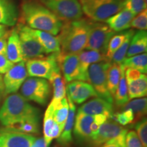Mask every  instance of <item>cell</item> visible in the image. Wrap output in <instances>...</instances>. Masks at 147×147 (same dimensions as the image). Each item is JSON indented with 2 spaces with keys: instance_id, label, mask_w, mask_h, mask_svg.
Returning <instances> with one entry per match:
<instances>
[{
  "instance_id": "cell-27",
  "label": "cell",
  "mask_w": 147,
  "mask_h": 147,
  "mask_svg": "<svg viewBox=\"0 0 147 147\" xmlns=\"http://www.w3.org/2000/svg\"><path fill=\"white\" fill-rule=\"evenodd\" d=\"M121 75L119 83L116 90L115 95L113 96L114 102L119 107H122L129 101L128 95L127 86L125 76V68L121 64Z\"/></svg>"
},
{
  "instance_id": "cell-6",
  "label": "cell",
  "mask_w": 147,
  "mask_h": 147,
  "mask_svg": "<svg viewBox=\"0 0 147 147\" xmlns=\"http://www.w3.org/2000/svg\"><path fill=\"white\" fill-rule=\"evenodd\" d=\"M58 53H51L47 57L26 61L25 65L28 76L51 80L56 74L61 72L57 61Z\"/></svg>"
},
{
  "instance_id": "cell-40",
  "label": "cell",
  "mask_w": 147,
  "mask_h": 147,
  "mask_svg": "<svg viewBox=\"0 0 147 147\" xmlns=\"http://www.w3.org/2000/svg\"><path fill=\"white\" fill-rule=\"evenodd\" d=\"M126 147H143L135 131H128L125 138Z\"/></svg>"
},
{
  "instance_id": "cell-36",
  "label": "cell",
  "mask_w": 147,
  "mask_h": 147,
  "mask_svg": "<svg viewBox=\"0 0 147 147\" xmlns=\"http://www.w3.org/2000/svg\"><path fill=\"white\" fill-rule=\"evenodd\" d=\"M123 8L136 15L146 9L147 0H123Z\"/></svg>"
},
{
  "instance_id": "cell-30",
  "label": "cell",
  "mask_w": 147,
  "mask_h": 147,
  "mask_svg": "<svg viewBox=\"0 0 147 147\" xmlns=\"http://www.w3.org/2000/svg\"><path fill=\"white\" fill-rule=\"evenodd\" d=\"M0 131H17L21 133L33 134H39L40 132V120H30L20 123L15 125L5 127L1 129Z\"/></svg>"
},
{
  "instance_id": "cell-5",
  "label": "cell",
  "mask_w": 147,
  "mask_h": 147,
  "mask_svg": "<svg viewBox=\"0 0 147 147\" xmlns=\"http://www.w3.org/2000/svg\"><path fill=\"white\" fill-rule=\"evenodd\" d=\"M127 129L113 119H108L98 130L90 138L89 141L95 147H100L106 142H114L119 147H126L125 138Z\"/></svg>"
},
{
  "instance_id": "cell-21",
  "label": "cell",
  "mask_w": 147,
  "mask_h": 147,
  "mask_svg": "<svg viewBox=\"0 0 147 147\" xmlns=\"http://www.w3.org/2000/svg\"><path fill=\"white\" fill-rule=\"evenodd\" d=\"M67 100L69 105V112L65 126L60 136L57 138V142L62 146H67L72 142V131L76 117V106L71 98L67 95Z\"/></svg>"
},
{
  "instance_id": "cell-7",
  "label": "cell",
  "mask_w": 147,
  "mask_h": 147,
  "mask_svg": "<svg viewBox=\"0 0 147 147\" xmlns=\"http://www.w3.org/2000/svg\"><path fill=\"white\" fill-rule=\"evenodd\" d=\"M111 63L108 61L91 64L87 71V82L93 87L97 96L113 104L114 99L110 93L107 87L106 74Z\"/></svg>"
},
{
  "instance_id": "cell-17",
  "label": "cell",
  "mask_w": 147,
  "mask_h": 147,
  "mask_svg": "<svg viewBox=\"0 0 147 147\" xmlns=\"http://www.w3.org/2000/svg\"><path fill=\"white\" fill-rule=\"evenodd\" d=\"M78 113L93 116L103 115L108 119H112L114 115L113 104L98 97L82 105L78 109Z\"/></svg>"
},
{
  "instance_id": "cell-28",
  "label": "cell",
  "mask_w": 147,
  "mask_h": 147,
  "mask_svg": "<svg viewBox=\"0 0 147 147\" xmlns=\"http://www.w3.org/2000/svg\"><path fill=\"white\" fill-rule=\"evenodd\" d=\"M125 68H131L145 74L147 72V54L146 53L125 57L121 63Z\"/></svg>"
},
{
  "instance_id": "cell-2",
  "label": "cell",
  "mask_w": 147,
  "mask_h": 147,
  "mask_svg": "<svg viewBox=\"0 0 147 147\" xmlns=\"http://www.w3.org/2000/svg\"><path fill=\"white\" fill-rule=\"evenodd\" d=\"M30 120H40V112L19 93L7 95L0 107V123L4 127Z\"/></svg>"
},
{
  "instance_id": "cell-43",
  "label": "cell",
  "mask_w": 147,
  "mask_h": 147,
  "mask_svg": "<svg viewBox=\"0 0 147 147\" xmlns=\"http://www.w3.org/2000/svg\"><path fill=\"white\" fill-rule=\"evenodd\" d=\"M9 33L5 36L0 38V54L5 55L6 53V47H7V40H8V36Z\"/></svg>"
},
{
  "instance_id": "cell-39",
  "label": "cell",
  "mask_w": 147,
  "mask_h": 147,
  "mask_svg": "<svg viewBox=\"0 0 147 147\" xmlns=\"http://www.w3.org/2000/svg\"><path fill=\"white\" fill-rule=\"evenodd\" d=\"M130 27L138 30H146L147 29V10L146 9L139 12L134 16L131 22Z\"/></svg>"
},
{
  "instance_id": "cell-41",
  "label": "cell",
  "mask_w": 147,
  "mask_h": 147,
  "mask_svg": "<svg viewBox=\"0 0 147 147\" xmlns=\"http://www.w3.org/2000/svg\"><path fill=\"white\" fill-rule=\"evenodd\" d=\"M94 116H95L94 121H93V122L92 123L91 125V137L97 131V130H98V129L100 128V127L108 119L106 116L103 115H97Z\"/></svg>"
},
{
  "instance_id": "cell-3",
  "label": "cell",
  "mask_w": 147,
  "mask_h": 147,
  "mask_svg": "<svg viewBox=\"0 0 147 147\" xmlns=\"http://www.w3.org/2000/svg\"><path fill=\"white\" fill-rule=\"evenodd\" d=\"M89 34V19L82 18L77 21L64 22L57 35L61 54H79L85 49Z\"/></svg>"
},
{
  "instance_id": "cell-1",
  "label": "cell",
  "mask_w": 147,
  "mask_h": 147,
  "mask_svg": "<svg viewBox=\"0 0 147 147\" xmlns=\"http://www.w3.org/2000/svg\"><path fill=\"white\" fill-rule=\"evenodd\" d=\"M21 17L23 24L30 28L49 32L54 36L59 33L63 25V22L39 0H23Z\"/></svg>"
},
{
  "instance_id": "cell-23",
  "label": "cell",
  "mask_w": 147,
  "mask_h": 147,
  "mask_svg": "<svg viewBox=\"0 0 147 147\" xmlns=\"http://www.w3.org/2000/svg\"><path fill=\"white\" fill-rule=\"evenodd\" d=\"M29 31L44 48L47 55L60 52L61 48L59 42L57 38L54 35L44 31L33 29L30 27H29Z\"/></svg>"
},
{
  "instance_id": "cell-13",
  "label": "cell",
  "mask_w": 147,
  "mask_h": 147,
  "mask_svg": "<svg viewBox=\"0 0 147 147\" xmlns=\"http://www.w3.org/2000/svg\"><path fill=\"white\" fill-rule=\"evenodd\" d=\"M128 95L131 99L144 97L147 94V77L145 74L131 68L125 70Z\"/></svg>"
},
{
  "instance_id": "cell-19",
  "label": "cell",
  "mask_w": 147,
  "mask_h": 147,
  "mask_svg": "<svg viewBox=\"0 0 147 147\" xmlns=\"http://www.w3.org/2000/svg\"><path fill=\"white\" fill-rule=\"evenodd\" d=\"M95 116L78 113L74 125V134L79 140L88 141L91 137V125L94 121Z\"/></svg>"
},
{
  "instance_id": "cell-34",
  "label": "cell",
  "mask_w": 147,
  "mask_h": 147,
  "mask_svg": "<svg viewBox=\"0 0 147 147\" xmlns=\"http://www.w3.org/2000/svg\"><path fill=\"white\" fill-rule=\"evenodd\" d=\"M53 88V100H61L66 97V87L61 72H59L50 80Z\"/></svg>"
},
{
  "instance_id": "cell-38",
  "label": "cell",
  "mask_w": 147,
  "mask_h": 147,
  "mask_svg": "<svg viewBox=\"0 0 147 147\" xmlns=\"http://www.w3.org/2000/svg\"><path fill=\"white\" fill-rule=\"evenodd\" d=\"M134 129L143 147H147V121L146 118H142L134 124Z\"/></svg>"
},
{
  "instance_id": "cell-33",
  "label": "cell",
  "mask_w": 147,
  "mask_h": 147,
  "mask_svg": "<svg viewBox=\"0 0 147 147\" xmlns=\"http://www.w3.org/2000/svg\"><path fill=\"white\" fill-rule=\"evenodd\" d=\"M55 121L53 119V108L50 104L46 110L43 120V133L44 139L48 146L51 144L53 139L51 137V130L54 125Z\"/></svg>"
},
{
  "instance_id": "cell-32",
  "label": "cell",
  "mask_w": 147,
  "mask_h": 147,
  "mask_svg": "<svg viewBox=\"0 0 147 147\" xmlns=\"http://www.w3.org/2000/svg\"><path fill=\"white\" fill-rule=\"evenodd\" d=\"M123 110L129 109L133 112L135 118L138 120L146 115L147 111V99L146 97H140L134 99L131 102H128L125 105L122 106Z\"/></svg>"
},
{
  "instance_id": "cell-18",
  "label": "cell",
  "mask_w": 147,
  "mask_h": 147,
  "mask_svg": "<svg viewBox=\"0 0 147 147\" xmlns=\"http://www.w3.org/2000/svg\"><path fill=\"white\" fill-rule=\"evenodd\" d=\"M80 67V81L87 82V71L91 64L98 62L108 61L105 55L98 51L83 50L78 54Z\"/></svg>"
},
{
  "instance_id": "cell-11",
  "label": "cell",
  "mask_w": 147,
  "mask_h": 147,
  "mask_svg": "<svg viewBox=\"0 0 147 147\" xmlns=\"http://www.w3.org/2000/svg\"><path fill=\"white\" fill-rule=\"evenodd\" d=\"M24 61L41 57L47 54L44 48L29 31V27L23 23H18L17 27Z\"/></svg>"
},
{
  "instance_id": "cell-47",
  "label": "cell",
  "mask_w": 147,
  "mask_h": 147,
  "mask_svg": "<svg viewBox=\"0 0 147 147\" xmlns=\"http://www.w3.org/2000/svg\"><path fill=\"white\" fill-rule=\"evenodd\" d=\"M100 147H119V146L114 142H106Z\"/></svg>"
},
{
  "instance_id": "cell-22",
  "label": "cell",
  "mask_w": 147,
  "mask_h": 147,
  "mask_svg": "<svg viewBox=\"0 0 147 147\" xmlns=\"http://www.w3.org/2000/svg\"><path fill=\"white\" fill-rule=\"evenodd\" d=\"M18 18V8L14 0H0V25L14 27Z\"/></svg>"
},
{
  "instance_id": "cell-10",
  "label": "cell",
  "mask_w": 147,
  "mask_h": 147,
  "mask_svg": "<svg viewBox=\"0 0 147 147\" xmlns=\"http://www.w3.org/2000/svg\"><path fill=\"white\" fill-rule=\"evenodd\" d=\"M51 93L49 82L41 78H27L21 87V94L27 101H32L42 106L47 104Z\"/></svg>"
},
{
  "instance_id": "cell-12",
  "label": "cell",
  "mask_w": 147,
  "mask_h": 147,
  "mask_svg": "<svg viewBox=\"0 0 147 147\" xmlns=\"http://www.w3.org/2000/svg\"><path fill=\"white\" fill-rule=\"evenodd\" d=\"M28 74L25 61L14 63L12 67L4 74L3 77L5 95L15 93L21 89L22 84L27 78Z\"/></svg>"
},
{
  "instance_id": "cell-14",
  "label": "cell",
  "mask_w": 147,
  "mask_h": 147,
  "mask_svg": "<svg viewBox=\"0 0 147 147\" xmlns=\"http://www.w3.org/2000/svg\"><path fill=\"white\" fill-rule=\"evenodd\" d=\"M57 61L64 79L68 83L74 80H80V67L78 54L57 55Z\"/></svg>"
},
{
  "instance_id": "cell-35",
  "label": "cell",
  "mask_w": 147,
  "mask_h": 147,
  "mask_svg": "<svg viewBox=\"0 0 147 147\" xmlns=\"http://www.w3.org/2000/svg\"><path fill=\"white\" fill-rule=\"evenodd\" d=\"M134 33L135 32L129 35L123 43L122 44V45H121V47H119L118 50L116 51V52L113 55L111 59H110V62H111V63L118 64V65H121V64L123 63V61L124 59L126 57V55L127 53L130 41H131V39L132 36H134Z\"/></svg>"
},
{
  "instance_id": "cell-45",
  "label": "cell",
  "mask_w": 147,
  "mask_h": 147,
  "mask_svg": "<svg viewBox=\"0 0 147 147\" xmlns=\"http://www.w3.org/2000/svg\"><path fill=\"white\" fill-rule=\"evenodd\" d=\"M31 147H49L44 138H36Z\"/></svg>"
},
{
  "instance_id": "cell-4",
  "label": "cell",
  "mask_w": 147,
  "mask_h": 147,
  "mask_svg": "<svg viewBox=\"0 0 147 147\" xmlns=\"http://www.w3.org/2000/svg\"><path fill=\"white\" fill-rule=\"evenodd\" d=\"M83 14L91 21L105 22L123 8V0H79Z\"/></svg>"
},
{
  "instance_id": "cell-25",
  "label": "cell",
  "mask_w": 147,
  "mask_h": 147,
  "mask_svg": "<svg viewBox=\"0 0 147 147\" xmlns=\"http://www.w3.org/2000/svg\"><path fill=\"white\" fill-rule=\"evenodd\" d=\"M147 32L146 30H138L134 33L129 46L126 57L146 53Z\"/></svg>"
},
{
  "instance_id": "cell-37",
  "label": "cell",
  "mask_w": 147,
  "mask_h": 147,
  "mask_svg": "<svg viewBox=\"0 0 147 147\" xmlns=\"http://www.w3.org/2000/svg\"><path fill=\"white\" fill-rule=\"evenodd\" d=\"M112 119L121 125H127L134 122L135 117L131 110L127 109L123 110L121 113L114 114Z\"/></svg>"
},
{
  "instance_id": "cell-9",
  "label": "cell",
  "mask_w": 147,
  "mask_h": 147,
  "mask_svg": "<svg viewBox=\"0 0 147 147\" xmlns=\"http://www.w3.org/2000/svg\"><path fill=\"white\" fill-rule=\"evenodd\" d=\"M63 23L77 21L83 16L79 0H39Z\"/></svg>"
},
{
  "instance_id": "cell-16",
  "label": "cell",
  "mask_w": 147,
  "mask_h": 147,
  "mask_svg": "<svg viewBox=\"0 0 147 147\" xmlns=\"http://www.w3.org/2000/svg\"><path fill=\"white\" fill-rule=\"evenodd\" d=\"M36 138L32 134L0 131V147H31Z\"/></svg>"
},
{
  "instance_id": "cell-15",
  "label": "cell",
  "mask_w": 147,
  "mask_h": 147,
  "mask_svg": "<svg viewBox=\"0 0 147 147\" xmlns=\"http://www.w3.org/2000/svg\"><path fill=\"white\" fill-rule=\"evenodd\" d=\"M67 95L74 103L80 104L91 97H97L96 92L89 82L74 80L67 83Z\"/></svg>"
},
{
  "instance_id": "cell-46",
  "label": "cell",
  "mask_w": 147,
  "mask_h": 147,
  "mask_svg": "<svg viewBox=\"0 0 147 147\" xmlns=\"http://www.w3.org/2000/svg\"><path fill=\"white\" fill-rule=\"evenodd\" d=\"M8 28H7V26H5V25H0V38L1 37L5 36L8 34Z\"/></svg>"
},
{
  "instance_id": "cell-26",
  "label": "cell",
  "mask_w": 147,
  "mask_h": 147,
  "mask_svg": "<svg viewBox=\"0 0 147 147\" xmlns=\"http://www.w3.org/2000/svg\"><path fill=\"white\" fill-rule=\"evenodd\" d=\"M50 104L53 108L54 121L63 129L69 112V105L67 97L61 100H52Z\"/></svg>"
},
{
  "instance_id": "cell-8",
  "label": "cell",
  "mask_w": 147,
  "mask_h": 147,
  "mask_svg": "<svg viewBox=\"0 0 147 147\" xmlns=\"http://www.w3.org/2000/svg\"><path fill=\"white\" fill-rule=\"evenodd\" d=\"M115 34L117 33L106 23L89 19V34L85 50L96 51L106 55L108 43Z\"/></svg>"
},
{
  "instance_id": "cell-29",
  "label": "cell",
  "mask_w": 147,
  "mask_h": 147,
  "mask_svg": "<svg viewBox=\"0 0 147 147\" xmlns=\"http://www.w3.org/2000/svg\"><path fill=\"white\" fill-rule=\"evenodd\" d=\"M121 75V65L114 63H110L109 67L108 68L107 74H106V80H107L108 89L113 97L118 87Z\"/></svg>"
},
{
  "instance_id": "cell-44",
  "label": "cell",
  "mask_w": 147,
  "mask_h": 147,
  "mask_svg": "<svg viewBox=\"0 0 147 147\" xmlns=\"http://www.w3.org/2000/svg\"><path fill=\"white\" fill-rule=\"evenodd\" d=\"M5 97H6V95H5V88L4 84H3V76H1V74H0V107H1V104H2Z\"/></svg>"
},
{
  "instance_id": "cell-24",
  "label": "cell",
  "mask_w": 147,
  "mask_h": 147,
  "mask_svg": "<svg viewBox=\"0 0 147 147\" xmlns=\"http://www.w3.org/2000/svg\"><path fill=\"white\" fill-rule=\"evenodd\" d=\"M5 56L10 61L14 64L24 61L16 28H14L8 34Z\"/></svg>"
},
{
  "instance_id": "cell-20",
  "label": "cell",
  "mask_w": 147,
  "mask_h": 147,
  "mask_svg": "<svg viewBox=\"0 0 147 147\" xmlns=\"http://www.w3.org/2000/svg\"><path fill=\"white\" fill-rule=\"evenodd\" d=\"M135 16V14L123 8L117 13L106 19L105 23L116 33L123 32L130 28L131 22Z\"/></svg>"
},
{
  "instance_id": "cell-31",
  "label": "cell",
  "mask_w": 147,
  "mask_h": 147,
  "mask_svg": "<svg viewBox=\"0 0 147 147\" xmlns=\"http://www.w3.org/2000/svg\"><path fill=\"white\" fill-rule=\"evenodd\" d=\"M135 32L133 29H127V30L123 31V32H118L117 34H115L110 39L109 43H108L107 51H106V57L110 61L113 55L116 52V51L118 50L119 47L122 45L125 40L129 35H130L132 33Z\"/></svg>"
},
{
  "instance_id": "cell-42",
  "label": "cell",
  "mask_w": 147,
  "mask_h": 147,
  "mask_svg": "<svg viewBox=\"0 0 147 147\" xmlns=\"http://www.w3.org/2000/svg\"><path fill=\"white\" fill-rule=\"evenodd\" d=\"M14 63L10 61L5 55L0 54V74H4L10 69Z\"/></svg>"
}]
</instances>
